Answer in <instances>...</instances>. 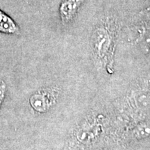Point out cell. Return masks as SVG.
I'll return each instance as SVG.
<instances>
[{
  "instance_id": "4",
  "label": "cell",
  "mask_w": 150,
  "mask_h": 150,
  "mask_svg": "<svg viewBox=\"0 0 150 150\" xmlns=\"http://www.w3.org/2000/svg\"><path fill=\"white\" fill-rule=\"evenodd\" d=\"M6 88V86L4 82H1L0 83V104H1L4 98Z\"/></svg>"
},
{
  "instance_id": "2",
  "label": "cell",
  "mask_w": 150,
  "mask_h": 150,
  "mask_svg": "<svg viewBox=\"0 0 150 150\" xmlns=\"http://www.w3.org/2000/svg\"><path fill=\"white\" fill-rule=\"evenodd\" d=\"M56 95V90L51 88L42 90L32 95L30 99V103L34 109L38 111L44 112L53 104Z\"/></svg>"
},
{
  "instance_id": "3",
  "label": "cell",
  "mask_w": 150,
  "mask_h": 150,
  "mask_svg": "<svg viewBox=\"0 0 150 150\" xmlns=\"http://www.w3.org/2000/svg\"><path fill=\"white\" fill-rule=\"evenodd\" d=\"M83 0H63L59 7V13L62 22L68 23L74 18Z\"/></svg>"
},
{
  "instance_id": "1",
  "label": "cell",
  "mask_w": 150,
  "mask_h": 150,
  "mask_svg": "<svg viewBox=\"0 0 150 150\" xmlns=\"http://www.w3.org/2000/svg\"><path fill=\"white\" fill-rule=\"evenodd\" d=\"M93 38L95 51L101 59L111 54L113 40L106 28H97L93 33Z\"/></svg>"
}]
</instances>
